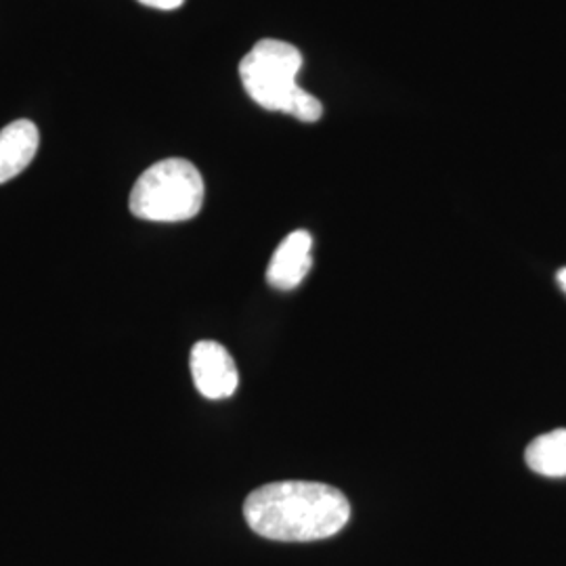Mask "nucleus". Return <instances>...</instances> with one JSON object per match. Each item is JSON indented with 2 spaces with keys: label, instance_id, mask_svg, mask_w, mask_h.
I'll return each instance as SVG.
<instances>
[{
  "label": "nucleus",
  "instance_id": "1",
  "mask_svg": "<svg viewBox=\"0 0 566 566\" xmlns=\"http://www.w3.org/2000/svg\"><path fill=\"white\" fill-rule=\"evenodd\" d=\"M243 518L264 539L317 542L343 531L350 518V504L340 489L283 481L252 491L243 504Z\"/></svg>",
  "mask_w": 566,
  "mask_h": 566
},
{
  "label": "nucleus",
  "instance_id": "2",
  "mask_svg": "<svg viewBox=\"0 0 566 566\" xmlns=\"http://www.w3.org/2000/svg\"><path fill=\"white\" fill-rule=\"evenodd\" d=\"M303 55L290 42L264 39L240 63L243 88L250 99L269 112H282L301 122L324 116L322 102L298 86Z\"/></svg>",
  "mask_w": 566,
  "mask_h": 566
},
{
  "label": "nucleus",
  "instance_id": "3",
  "mask_svg": "<svg viewBox=\"0 0 566 566\" xmlns=\"http://www.w3.org/2000/svg\"><path fill=\"white\" fill-rule=\"evenodd\" d=\"M200 170L182 158L149 166L130 191V212L154 223H181L200 214L203 206Z\"/></svg>",
  "mask_w": 566,
  "mask_h": 566
},
{
  "label": "nucleus",
  "instance_id": "4",
  "mask_svg": "<svg viewBox=\"0 0 566 566\" xmlns=\"http://www.w3.org/2000/svg\"><path fill=\"white\" fill-rule=\"evenodd\" d=\"M191 376L200 395L212 401L229 399L240 385V374L233 357L223 344L202 340L191 348Z\"/></svg>",
  "mask_w": 566,
  "mask_h": 566
},
{
  "label": "nucleus",
  "instance_id": "5",
  "mask_svg": "<svg viewBox=\"0 0 566 566\" xmlns=\"http://www.w3.org/2000/svg\"><path fill=\"white\" fill-rule=\"evenodd\" d=\"M313 238L306 231L290 233L275 250L269 269L266 282L277 290H294L311 271L313 264Z\"/></svg>",
  "mask_w": 566,
  "mask_h": 566
},
{
  "label": "nucleus",
  "instance_id": "6",
  "mask_svg": "<svg viewBox=\"0 0 566 566\" xmlns=\"http://www.w3.org/2000/svg\"><path fill=\"white\" fill-rule=\"evenodd\" d=\"M41 145L32 120H15L0 130V185L15 179L36 158Z\"/></svg>",
  "mask_w": 566,
  "mask_h": 566
},
{
  "label": "nucleus",
  "instance_id": "7",
  "mask_svg": "<svg viewBox=\"0 0 566 566\" xmlns=\"http://www.w3.org/2000/svg\"><path fill=\"white\" fill-rule=\"evenodd\" d=\"M526 465L549 479L566 476V428L539 434L526 447Z\"/></svg>",
  "mask_w": 566,
  "mask_h": 566
},
{
  "label": "nucleus",
  "instance_id": "8",
  "mask_svg": "<svg viewBox=\"0 0 566 566\" xmlns=\"http://www.w3.org/2000/svg\"><path fill=\"white\" fill-rule=\"evenodd\" d=\"M145 7L158 9V11H175L179 9L185 0H139Z\"/></svg>",
  "mask_w": 566,
  "mask_h": 566
},
{
  "label": "nucleus",
  "instance_id": "9",
  "mask_svg": "<svg viewBox=\"0 0 566 566\" xmlns=\"http://www.w3.org/2000/svg\"><path fill=\"white\" fill-rule=\"evenodd\" d=\"M558 283H560V287L566 292V266L558 271Z\"/></svg>",
  "mask_w": 566,
  "mask_h": 566
}]
</instances>
